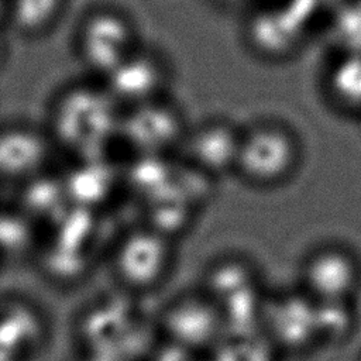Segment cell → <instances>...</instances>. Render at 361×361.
Wrapping results in <instances>:
<instances>
[{"label": "cell", "instance_id": "cell-1", "mask_svg": "<svg viewBox=\"0 0 361 361\" xmlns=\"http://www.w3.org/2000/svg\"><path fill=\"white\" fill-rule=\"evenodd\" d=\"M121 106L102 83L66 89L51 113V135L79 154L96 152L120 131Z\"/></svg>", "mask_w": 361, "mask_h": 361}, {"label": "cell", "instance_id": "cell-2", "mask_svg": "<svg viewBox=\"0 0 361 361\" xmlns=\"http://www.w3.org/2000/svg\"><path fill=\"white\" fill-rule=\"evenodd\" d=\"M302 161V144L295 130L276 118H259L241 127L234 171L255 188L288 182Z\"/></svg>", "mask_w": 361, "mask_h": 361}, {"label": "cell", "instance_id": "cell-3", "mask_svg": "<svg viewBox=\"0 0 361 361\" xmlns=\"http://www.w3.org/2000/svg\"><path fill=\"white\" fill-rule=\"evenodd\" d=\"M141 45L135 21L110 6L97 7L83 16L75 34L78 59L100 82L117 71Z\"/></svg>", "mask_w": 361, "mask_h": 361}, {"label": "cell", "instance_id": "cell-4", "mask_svg": "<svg viewBox=\"0 0 361 361\" xmlns=\"http://www.w3.org/2000/svg\"><path fill=\"white\" fill-rule=\"evenodd\" d=\"M361 286V262L340 244H324L305 258L302 290L316 302H353Z\"/></svg>", "mask_w": 361, "mask_h": 361}, {"label": "cell", "instance_id": "cell-5", "mask_svg": "<svg viewBox=\"0 0 361 361\" xmlns=\"http://www.w3.org/2000/svg\"><path fill=\"white\" fill-rule=\"evenodd\" d=\"M172 71L166 58L144 44L104 82L121 107H134L165 97Z\"/></svg>", "mask_w": 361, "mask_h": 361}, {"label": "cell", "instance_id": "cell-6", "mask_svg": "<svg viewBox=\"0 0 361 361\" xmlns=\"http://www.w3.org/2000/svg\"><path fill=\"white\" fill-rule=\"evenodd\" d=\"M120 133L133 147L154 155L180 147L188 128L180 110L165 96L130 107L123 114Z\"/></svg>", "mask_w": 361, "mask_h": 361}, {"label": "cell", "instance_id": "cell-7", "mask_svg": "<svg viewBox=\"0 0 361 361\" xmlns=\"http://www.w3.org/2000/svg\"><path fill=\"white\" fill-rule=\"evenodd\" d=\"M241 127L224 118H213L188 130L180 147L192 168L204 175L234 171Z\"/></svg>", "mask_w": 361, "mask_h": 361}, {"label": "cell", "instance_id": "cell-8", "mask_svg": "<svg viewBox=\"0 0 361 361\" xmlns=\"http://www.w3.org/2000/svg\"><path fill=\"white\" fill-rule=\"evenodd\" d=\"M272 333L282 348L302 353L319 343L317 306L302 289L282 296L272 312Z\"/></svg>", "mask_w": 361, "mask_h": 361}, {"label": "cell", "instance_id": "cell-9", "mask_svg": "<svg viewBox=\"0 0 361 361\" xmlns=\"http://www.w3.org/2000/svg\"><path fill=\"white\" fill-rule=\"evenodd\" d=\"M326 93L340 109L361 113V54L350 52L333 61L326 73Z\"/></svg>", "mask_w": 361, "mask_h": 361}, {"label": "cell", "instance_id": "cell-10", "mask_svg": "<svg viewBox=\"0 0 361 361\" xmlns=\"http://www.w3.org/2000/svg\"><path fill=\"white\" fill-rule=\"evenodd\" d=\"M66 0H10L8 16L14 28L25 37L49 32L62 18Z\"/></svg>", "mask_w": 361, "mask_h": 361}, {"label": "cell", "instance_id": "cell-11", "mask_svg": "<svg viewBox=\"0 0 361 361\" xmlns=\"http://www.w3.org/2000/svg\"><path fill=\"white\" fill-rule=\"evenodd\" d=\"M316 306L319 343L336 344L344 341L355 326L353 302H316Z\"/></svg>", "mask_w": 361, "mask_h": 361}]
</instances>
